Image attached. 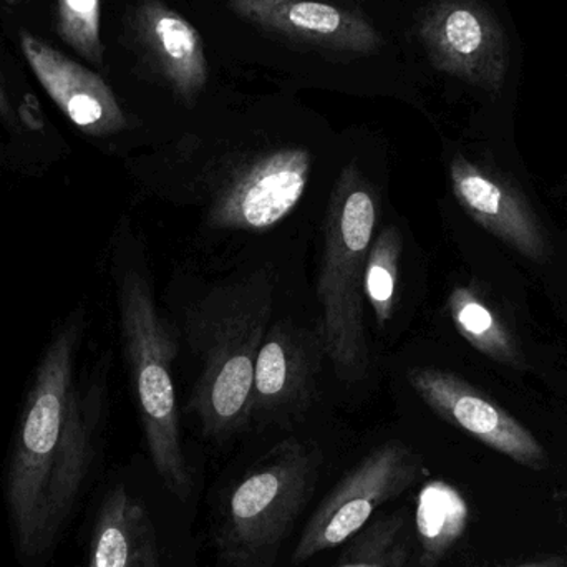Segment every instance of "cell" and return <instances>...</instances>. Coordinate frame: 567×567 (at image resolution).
I'll return each instance as SVG.
<instances>
[{"label": "cell", "instance_id": "5bb4252c", "mask_svg": "<svg viewBox=\"0 0 567 567\" xmlns=\"http://www.w3.org/2000/svg\"><path fill=\"white\" fill-rule=\"evenodd\" d=\"M323 353L322 336L289 322L269 329L256 360L252 416L284 419L302 412L316 389Z\"/></svg>", "mask_w": 567, "mask_h": 567}, {"label": "cell", "instance_id": "ffe728a7", "mask_svg": "<svg viewBox=\"0 0 567 567\" xmlns=\"http://www.w3.org/2000/svg\"><path fill=\"white\" fill-rule=\"evenodd\" d=\"M102 2L56 0V32L79 55L93 65H103Z\"/></svg>", "mask_w": 567, "mask_h": 567}, {"label": "cell", "instance_id": "7a4b0ae2", "mask_svg": "<svg viewBox=\"0 0 567 567\" xmlns=\"http://www.w3.org/2000/svg\"><path fill=\"white\" fill-rule=\"evenodd\" d=\"M272 303L275 279L259 269L215 287L189 310L188 342L202 363L189 410L213 439L231 435L251 420L256 360Z\"/></svg>", "mask_w": 567, "mask_h": 567}, {"label": "cell", "instance_id": "3957f363", "mask_svg": "<svg viewBox=\"0 0 567 567\" xmlns=\"http://www.w3.org/2000/svg\"><path fill=\"white\" fill-rule=\"evenodd\" d=\"M379 203L355 163L340 172L330 193L323 228L319 297L320 336L339 379L359 382L369 370L363 297L365 265L375 236Z\"/></svg>", "mask_w": 567, "mask_h": 567}, {"label": "cell", "instance_id": "8fae6325", "mask_svg": "<svg viewBox=\"0 0 567 567\" xmlns=\"http://www.w3.org/2000/svg\"><path fill=\"white\" fill-rule=\"evenodd\" d=\"M453 195L489 235L536 262L548 261L545 229L525 196L503 176L456 155L450 163Z\"/></svg>", "mask_w": 567, "mask_h": 567}, {"label": "cell", "instance_id": "e0dca14e", "mask_svg": "<svg viewBox=\"0 0 567 567\" xmlns=\"http://www.w3.org/2000/svg\"><path fill=\"white\" fill-rule=\"evenodd\" d=\"M449 310L460 336L503 365L525 370L526 362L515 337L502 317L473 287L458 286L449 297Z\"/></svg>", "mask_w": 567, "mask_h": 567}, {"label": "cell", "instance_id": "30bf717a", "mask_svg": "<svg viewBox=\"0 0 567 567\" xmlns=\"http://www.w3.org/2000/svg\"><path fill=\"white\" fill-rule=\"evenodd\" d=\"M229 9L262 32L339 53H375L382 35L362 13L316 0H231Z\"/></svg>", "mask_w": 567, "mask_h": 567}, {"label": "cell", "instance_id": "5b68a950", "mask_svg": "<svg viewBox=\"0 0 567 567\" xmlns=\"http://www.w3.org/2000/svg\"><path fill=\"white\" fill-rule=\"evenodd\" d=\"M319 465L316 450L286 440L233 486L218 529L219 553L228 565H275L284 539L312 496Z\"/></svg>", "mask_w": 567, "mask_h": 567}, {"label": "cell", "instance_id": "8992f818", "mask_svg": "<svg viewBox=\"0 0 567 567\" xmlns=\"http://www.w3.org/2000/svg\"><path fill=\"white\" fill-rule=\"evenodd\" d=\"M426 475L422 458L402 442L373 449L313 512L293 549L292 561H309L359 535L386 503Z\"/></svg>", "mask_w": 567, "mask_h": 567}, {"label": "cell", "instance_id": "2e32d148", "mask_svg": "<svg viewBox=\"0 0 567 567\" xmlns=\"http://www.w3.org/2000/svg\"><path fill=\"white\" fill-rule=\"evenodd\" d=\"M468 503L455 486L429 482L416 503V538L420 543V567H436L468 526Z\"/></svg>", "mask_w": 567, "mask_h": 567}, {"label": "cell", "instance_id": "6da1fadb", "mask_svg": "<svg viewBox=\"0 0 567 567\" xmlns=\"http://www.w3.org/2000/svg\"><path fill=\"white\" fill-rule=\"evenodd\" d=\"M82 322L75 319L47 347L13 443L7 509L25 559L52 548L92 463L96 403L83 399L75 385Z\"/></svg>", "mask_w": 567, "mask_h": 567}, {"label": "cell", "instance_id": "44dd1931", "mask_svg": "<svg viewBox=\"0 0 567 567\" xmlns=\"http://www.w3.org/2000/svg\"><path fill=\"white\" fill-rule=\"evenodd\" d=\"M512 567H567V555H545Z\"/></svg>", "mask_w": 567, "mask_h": 567}, {"label": "cell", "instance_id": "7c38bea8", "mask_svg": "<svg viewBox=\"0 0 567 567\" xmlns=\"http://www.w3.org/2000/svg\"><path fill=\"white\" fill-rule=\"evenodd\" d=\"M20 47L33 75L63 115L86 135L109 136L126 128L125 112L109 83L27 30Z\"/></svg>", "mask_w": 567, "mask_h": 567}, {"label": "cell", "instance_id": "9a60e30c", "mask_svg": "<svg viewBox=\"0 0 567 567\" xmlns=\"http://www.w3.org/2000/svg\"><path fill=\"white\" fill-rule=\"evenodd\" d=\"M89 567H162L152 518L123 485L103 499Z\"/></svg>", "mask_w": 567, "mask_h": 567}, {"label": "cell", "instance_id": "52a82bcc", "mask_svg": "<svg viewBox=\"0 0 567 567\" xmlns=\"http://www.w3.org/2000/svg\"><path fill=\"white\" fill-rule=\"evenodd\" d=\"M312 173L306 148L284 146L239 165L215 193L208 221L216 229L266 231L299 205Z\"/></svg>", "mask_w": 567, "mask_h": 567}, {"label": "cell", "instance_id": "ba28073f", "mask_svg": "<svg viewBox=\"0 0 567 567\" xmlns=\"http://www.w3.org/2000/svg\"><path fill=\"white\" fill-rule=\"evenodd\" d=\"M406 379L423 402L450 425L518 465L536 472L548 468L549 455L539 440L478 386L432 367H416Z\"/></svg>", "mask_w": 567, "mask_h": 567}, {"label": "cell", "instance_id": "4fadbf2b", "mask_svg": "<svg viewBox=\"0 0 567 567\" xmlns=\"http://www.w3.org/2000/svg\"><path fill=\"white\" fill-rule=\"evenodd\" d=\"M130 30L143 62L183 102L193 105L208 83L205 42L196 27L163 0H142Z\"/></svg>", "mask_w": 567, "mask_h": 567}, {"label": "cell", "instance_id": "9c48e42d", "mask_svg": "<svg viewBox=\"0 0 567 567\" xmlns=\"http://www.w3.org/2000/svg\"><path fill=\"white\" fill-rule=\"evenodd\" d=\"M419 37L436 69L488 90L505 79V37L475 0H436L419 20Z\"/></svg>", "mask_w": 567, "mask_h": 567}, {"label": "cell", "instance_id": "7402d4cb", "mask_svg": "<svg viewBox=\"0 0 567 567\" xmlns=\"http://www.w3.org/2000/svg\"><path fill=\"white\" fill-rule=\"evenodd\" d=\"M0 120L6 122L7 125H16V112H13L12 105H10L2 79H0Z\"/></svg>", "mask_w": 567, "mask_h": 567}, {"label": "cell", "instance_id": "277c9868", "mask_svg": "<svg viewBox=\"0 0 567 567\" xmlns=\"http://www.w3.org/2000/svg\"><path fill=\"white\" fill-rule=\"evenodd\" d=\"M118 307L126 362L153 466L173 495L186 499L193 482L183 453L173 382V362L178 355L175 337L159 316L152 284L138 269H126L120 276Z\"/></svg>", "mask_w": 567, "mask_h": 567}, {"label": "cell", "instance_id": "ac0fdd59", "mask_svg": "<svg viewBox=\"0 0 567 567\" xmlns=\"http://www.w3.org/2000/svg\"><path fill=\"white\" fill-rule=\"evenodd\" d=\"M333 567H410L413 559L412 533L406 509L372 519Z\"/></svg>", "mask_w": 567, "mask_h": 567}, {"label": "cell", "instance_id": "d6986e66", "mask_svg": "<svg viewBox=\"0 0 567 567\" xmlns=\"http://www.w3.org/2000/svg\"><path fill=\"white\" fill-rule=\"evenodd\" d=\"M400 256H402V236L395 226L383 229L377 236L367 256L365 297L382 327L386 326L393 316Z\"/></svg>", "mask_w": 567, "mask_h": 567}, {"label": "cell", "instance_id": "603a6c76", "mask_svg": "<svg viewBox=\"0 0 567 567\" xmlns=\"http://www.w3.org/2000/svg\"><path fill=\"white\" fill-rule=\"evenodd\" d=\"M3 2L9 3V6H16V3H19L20 0H3Z\"/></svg>", "mask_w": 567, "mask_h": 567}]
</instances>
